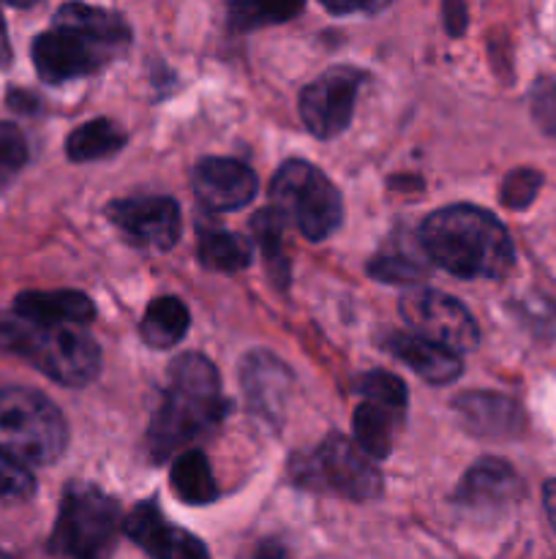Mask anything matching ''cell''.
<instances>
[{"label":"cell","instance_id":"cell-13","mask_svg":"<svg viewBox=\"0 0 556 559\" xmlns=\"http://www.w3.org/2000/svg\"><path fill=\"white\" fill-rule=\"evenodd\" d=\"M191 186L202 205L210 211H240L256 197V175L234 158L207 156L196 162Z\"/></svg>","mask_w":556,"mask_h":559},{"label":"cell","instance_id":"cell-7","mask_svg":"<svg viewBox=\"0 0 556 559\" xmlns=\"http://www.w3.org/2000/svg\"><path fill=\"white\" fill-rule=\"evenodd\" d=\"M273 207L309 240H325L341 227V194L322 169L303 158H289L276 169L270 183Z\"/></svg>","mask_w":556,"mask_h":559},{"label":"cell","instance_id":"cell-33","mask_svg":"<svg viewBox=\"0 0 556 559\" xmlns=\"http://www.w3.org/2000/svg\"><path fill=\"white\" fill-rule=\"evenodd\" d=\"M325 9L330 14H352V11H365V14H374V11L385 9V3H325Z\"/></svg>","mask_w":556,"mask_h":559},{"label":"cell","instance_id":"cell-1","mask_svg":"<svg viewBox=\"0 0 556 559\" xmlns=\"http://www.w3.org/2000/svg\"><path fill=\"white\" fill-rule=\"evenodd\" d=\"M129 44L131 27L118 11L65 3L55 14L52 27L33 41V66L44 82L60 85L107 69Z\"/></svg>","mask_w":556,"mask_h":559},{"label":"cell","instance_id":"cell-30","mask_svg":"<svg viewBox=\"0 0 556 559\" xmlns=\"http://www.w3.org/2000/svg\"><path fill=\"white\" fill-rule=\"evenodd\" d=\"M540 183H543V178L534 169H516L501 183V202L512 207V211H521V207H527L534 200Z\"/></svg>","mask_w":556,"mask_h":559},{"label":"cell","instance_id":"cell-20","mask_svg":"<svg viewBox=\"0 0 556 559\" xmlns=\"http://www.w3.org/2000/svg\"><path fill=\"white\" fill-rule=\"evenodd\" d=\"M191 325V314L185 304L174 295H164V298L150 300L142 317V342L153 349H172L185 338Z\"/></svg>","mask_w":556,"mask_h":559},{"label":"cell","instance_id":"cell-16","mask_svg":"<svg viewBox=\"0 0 556 559\" xmlns=\"http://www.w3.org/2000/svg\"><path fill=\"white\" fill-rule=\"evenodd\" d=\"M523 497V480L501 459H480L467 469L452 500L474 511H496Z\"/></svg>","mask_w":556,"mask_h":559},{"label":"cell","instance_id":"cell-25","mask_svg":"<svg viewBox=\"0 0 556 559\" xmlns=\"http://www.w3.org/2000/svg\"><path fill=\"white\" fill-rule=\"evenodd\" d=\"M358 391L363 393V402L382 404V407L392 409V413L407 415V385H403L396 374H390V371H368V374L358 382Z\"/></svg>","mask_w":556,"mask_h":559},{"label":"cell","instance_id":"cell-24","mask_svg":"<svg viewBox=\"0 0 556 559\" xmlns=\"http://www.w3.org/2000/svg\"><path fill=\"white\" fill-rule=\"evenodd\" d=\"M200 262L205 271L238 273L251 265V243L234 233L223 229H205L200 233Z\"/></svg>","mask_w":556,"mask_h":559},{"label":"cell","instance_id":"cell-32","mask_svg":"<svg viewBox=\"0 0 556 559\" xmlns=\"http://www.w3.org/2000/svg\"><path fill=\"white\" fill-rule=\"evenodd\" d=\"M243 559H292V557H289V551L283 549L278 540H259V544L251 546L249 555Z\"/></svg>","mask_w":556,"mask_h":559},{"label":"cell","instance_id":"cell-22","mask_svg":"<svg viewBox=\"0 0 556 559\" xmlns=\"http://www.w3.org/2000/svg\"><path fill=\"white\" fill-rule=\"evenodd\" d=\"M169 484H172L174 495L189 506H207L218 495L210 464L202 451H185L183 456L174 459L172 469H169Z\"/></svg>","mask_w":556,"mask_h":559},{"label":"cell","instance_id":"cell-19","mask_svg":"<svg viewBox=\"0 0 556 559\" xmlns=\"http://www.w3.org/2000/svg\"><path fill=\"white\" fill-rule=\"evenodd\" d=\"M403 415L392 413V409L382 407V404L363 402L354 409L352 429H354V445L376 462V459H387L392 453V440L396 431L401 429Z\"/></svg>","mask_w":556,"mask_h":559},{"label":"cell","instance_id":"cell-12","mask_svg":"<svg viewBox=\"0 0 556 559\" xmlns=\"http://www.w3.org/2000/svg\"><path fill=\"white\" fill-rule=\"evenodd\" d=\"M123 533L150 559H210L205 544L189 530L167 522L153 500L131 508L123 519Z\"/></svg>","mask_w":556,"mask_h":559},{"label":"cell","instance_id":"cell-21","mask_svg":"<svg viewBox=\"0 0 556 559\" xmlns=\"http://www.w3.org/2000/svg\"><path fill=\"white\" fill-rule=\"evenodd\" d=\"M125 145V131L107 118L87 120L76 126L65 140V153L71 162H98L109 158Z\"/></svg>","mask_w":556,"mask_h":559},{"label":"cell","instance_id":"cell-28","mask_svg":"<svg viewBox=\"0 0 556 559\" xmlns=\"http://www.w3.org/2000/svg\"><path fill=\"white\" fill-rule=\"evenodd\" d=\"M27 164V140L14 123L0 120V191L20 175Z\"/></svg>","mask_w":556,"mask_h":559},{"label":"cell","instance_id":"cell-10","mask_svg":"<svg viewBox=\"0 0 556 559\" xmlns=\"http://www.w3.org/2000/svg\"><path fill=\"white\" fill-rule=\"evenodd\" d=\"M365 74L354 66H333L319 80L311 82L298 98L300 118L305 129L319 140H333L343 134L352 123L354 102Z\"/></svg>","mask_w":556,"mask_h":559},{"label":"cell","instance_id":"cell-4","mask_svg":"<svg viewBox=\"0 0 556 559\" xmlns=\"http://www.w3.org/2000/svg\"><path fill=\"white\" fill-rule=\"evenodd\" d=\"M0 349L20 355L49 380L69 388L90 385L101 371L98 344L85 331L65 325H36L0 311Z\"/></svg>","mask_w":556,"mask_h":559},{"label":"cell","instance_id":"cell-18","mask_svg":"<svg viewBox=\"0 0 556 559\" xmlns=\"http://www.w3.org/2000/svg\"><path fill=\"white\" fill-rule=\"evenodd\" d=\"M14 314L36 325H87L96 320V306L74 289L58 293H22L14 300Z\"/></svg>","mask_w":556,"mask_h":559},{"label":"cell","instance_id":"cell-14","mask_svg":"<svg viewBox=\"0 0 556 559\" xmlns=\"http://www.w3.org/2000/svg\"><path fill=\"white\" fill-rule=\"evenodd\" d=\"M240 385H243L251 413L270 420L273 426L281 424L283 407L292 391V374L276 355L267 349H254L245 355L240 364Z\"/></svg>","mask_w":556,"mask_h":559},{"label":"cell","instance_id":"cell-11","mask_svg":"<svg viewBox=\"0 0 556 559\" xmlns=\"http://www.w3.org/2000/svg\"><path fill=\"white\" fill-rule=\"evenodd\" d=\"M107 218L131 246L169 251L180 240L183 218L172 197H125L107 205Z\"/></svg>","mask_w":556,"mask_h":559},{"label":"cell","instance_id":"cell-15","mask_svg":"<svg viewBox=\"0 0 556 559\" xmlns=\"http://www.w3.org/2000/svg\"><path fill=\"white\" fill-rule=\"evenodd\" d=\"M452 409L463 429L480 440H516L527 429L523 409L501 393H461L458 399H452Z\"/></svg>","mask_w":556,"mask_h":559},{"label":"cell","instance_id":"cell-9","mask_svg":"<svg viewBox=\"0 0 556 559\" xmlns=\"http://www.w3.org/2000/svg\"><path fill=\"white\" fill-rule=\"evenodd\" d=\"M401 320L409 325V333L434 342L450 353H472L480 344L478 322L467 311L461 300L431 287H409L398 300Z\"/></svg>","mask_w":556,"mask_h":559},{"label":"cell","instance_id":"cell-26","mask_svg":"<svg viewBox=\"0 0 556 559\" xmlns=\"http://www.w3.org/2000/svg\"><path fill=\"white\" fill-rule=\"evenodd\" d=\"M300 9H303L300 3H232L229 5V22H232L234 31H254V27L292 20Z\"/></svg>","mask_w":556,"mask_h":559},{"label":"cell","instance_id":"cell-27","mask_svg":"<svg viewBox=\"0 0 556 559\" xmlns=\"http://www.w3.org/2000/svg\"><path fill=\"white\" fill-rule=\"evenodd\" d=\"M368 273L379 282L387 284H418L425 278V265L418 262L414 257L407 254H376L374 260L368 262Z\"/></svg>","mask_w":556,"mask_h":559},{"label":"cell","instance_id":"cell-35","mask_svg":"<svg viewBox=\"0 0 556 559\" xmlns=\"http://www.w3.org/2000/svg\"><path fill=\"white\" fill-rule=\"evenodd\" d=\"M11 60H14V52H11L9 44V33H5V22L3 14H0V69H9Z\"/></svg>","mask_w":556,"mask_h":559},{"label":"cell","instance_id":"cell-34","mask_svg":"<svg viewBox=\"0 0 556 559\" xmlns=\"http://www.w3.org/2000/svg\"><path fill=\"white\" fill-rule=\"evenodd\" d=\"M543 506H545V513H548L551 527H554L556 533V480H548V484L543 486Z\"/></svg>","mask_w":556,"mask_h":559},{"label":"cell","instance_id":"cell-31","mask_svg":"<svg viewBox=\"0 0 556 559\" xmlns=\"http://www.w3.org/2000/svg\"><path fill=\"white\" fill-rule=\"evenodd\" d=\"M534 123L545 131V134L556 136V85L543 87L532 102Z\"/></svg>","mask_w":556,"mask_h":559},{"label":"cell","instance_id":"cell-2","mask_svg":"<svg viewBox=\"0 0 556 559\" xmlns=\"http://www.w3.org/2000/svg\"><path fill=\"white\" fill-rule=\"evenodd\" d=\"M420 246L434 265L458 278H505L516 262L505 224L478 205L431 213L420 227Z\"/></svg>","mask_w":556,"mask_h":559},{"label":"cell","instance_id":"cell-3","mask_svg":"<svg viewBox=\"0 0 556 559\" xmlns=\"http://www.w3.org/2000/svg\"><path fill=\"white\" fill-rule=\"evenodd\" d=\"M227 409L216 366L200 353L178 355L169 364V385L161 407L147 429V451L156 462H164L191 440L216 429Z\"/></svg>","mask_w":556,"mask_h":559},{"label":"cell","instance_id":"cell-8","mask_svg":"<svg viewBox=\"0 0 556 559\" xmlns=\"http://www.w3.org/2000/svg\"><path fill=\"white\" fill-rule=\"evenodd\" d=\"M294 484L327 495L371 502L382 497V473L376 464L341 435H330L314 453L292 459Z\"/></svg>","mask_w":556,"mask_h":559},{"label":"cell","instance_id":"cell-17","mask_svg":"<svg viewBox=\"0 0 556 559\" xmlns=\"http://www.w3.org/2000/svg\"><path fill=\"white\" fill-rule=\"evenodd\" d=\"M382 344H385L387 353L396 355L420 380L431 382V385H447V382L461 377V358L456 353L434 342H425V338L414 336V333L390 331L382 338Z\"/></svg>","mask_w":556,"mask_h":559},{"label":"cell","instance_id":"cell-6","mask_svg":"<svg viewBox=\"0 0 556 559\" xmlns=\"http://www.w3.org/2000/svg\"><path fill=\"white\" fill-rule=\"evenodd\" d=\"M123 530L118 502L93 484H69L60 500L49 549L69 559H107Z\"/></svg>","mask_w":556,"mask_h":559},{"label":"cell","instance_id":"cell-36","mask_svg":"<svg viewBox=\"0 0 556 559\" xmlns=\"http://www.w3.org/2000/svg\"><path fill=\"white\" fill-rule=\"evenodd\" d=\"M0 559H16V557H11V555H5L3 549H0Z\"/></svg>","mask_w":556,"mask_h":559},{"label":"cell","instance_id":"cell-29","mask_svg":"<svg viewBox=\"0 0 556 559\" xmlns=\"http://www.w3.org/2000/svg\"><path fill=\"white\" fill-rule=\"evenodd\" d=\"M33 495H36V480H33L31 469L16 459L0 453V500L25 502Z\"/></svg>","mask_w":556,"mask_h":559},{"label":"cell","instance_id":"cell-23","mask_svg":"<svg viewBox=\"0 0 556 559\" xmlns=\"http://www.w3.org/2000/svg\"><path fill=\"white\" fill-rule=\"evenodd\" d=\"M251 233H254L256 246L262 251L267 273L276 282V287H287L289 284V254L283 246V216L276 207H262L251 222Z\"/></svg>","mask_w":556,"mask_h":559},{"label":"cell","instance_id":"cell-5","mask_svg":"<svg viewBox=\"0 0 556 559\" xmlns=\"http://www.w3.org/2000/svg\"><path fill=\"white\" fill-rule=\"evenodd\" d=\"M69 445L63 413L31 388H0V453L20 464H52Z\"/></svg>","mask_w":556,"mask_h":559}]
</instances>
